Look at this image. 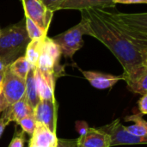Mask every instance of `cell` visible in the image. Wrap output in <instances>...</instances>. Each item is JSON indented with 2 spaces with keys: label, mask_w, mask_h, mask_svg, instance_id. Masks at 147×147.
<instances>
[{
  "label": "cell",
  "mask_w": 147,
  "mask_h": 147,
  "mask_svg": "<svg viewBox=\"0 0 147 147\" xmlns=\"http://www.w3.org/2000/svg\"><path fill=\"white\" fill-rule=\"evenodd\" d=\"M24 143H25L24 132L22 130L16 131L11 142L9 145V147H24Z\"/></svg>",
  "instance_id": "cell-21"
},
{
  "label": "cell",
  "mask_w": 147,
  "mask_h": 147,
  "mask_svg": "<svg viewBox=\"0 0 147 147\" xmlns=\"http://www.w3.org/2000/svg\"><path fill=\"white\" fill-rule=\"evenodd\" d=\"M57 147H80L78 140H63L58 139Z\"/></svg>",
  "instance_id": "cell-23"
},
{
  "label": "cell",
  "mask_w": 147,
  "mask_h": 147,
  "mask_svg": "<svg viewBox=\"0 0 147 147\" xmlns=\"http://www.w3.org/2000/svg\"><path fill=\"white\" fill-rule=\"evenodd\" d=\"M29 41L25 20L7 26L1 30L0 59L9 65L17 58L22 56Z\"/></svg>",
  "instance_id": "cell-2"
},
{
  "label": "cell",
  "mask_w": 147,
  "mask_h": 147,
  "mask_svg": "<svg viewBox=\"0 0 147 147\" xmlns=\"http://www.w3.org/2000/svg\"><path fill=\"white\" fill-rule=\"evenodd\" d=\"M0 35H1V29H0Z\"/></svg>",
  "instance_id": "cell-30"
},
{
  "label": "cell",
  "mask_w": 147,
  "mask_h": 147,
  "mask_svg": "<svg viewBox=\"0 0 147 147\" xmlns=\"http://www.w3.org/2000/svg\"><path fill=\"white\" fill-rule=\"evenodd\" d=\"M22 3L25 17L29 18L47 32L54 12L48 9L40 0H22Z\"/></svg>",
  "instance_id": "cell-6"
},
{
  "label": "cell",
  "mask_w": 147,
  "mask_h": 147,
  "mask_svg": "<svg viewBox=\"0 0 147 147\" xmlns=\"http://www.w3.org/2000/svg\"><path fill=\"white\" fill-rule=\"evenodd\" d=\"M56 79L54 75L40 72L35 68V82L40 100L56 101L54 97Z\"/></svg>",
  "instance_id": "cell-8"
},
{
  "label": "cell",
  "mask_w": 147,
  "mask_h": 147,
  "mask_svg": "<svg viewBox=\"0 0 147 147\" xmlns=\"http://www.w3.org/2000/svg\"><path fill=\"white\" fill-rule=\"evenodd\" d=\"M4 71H5V70L0 71V87H1V84H2V82H3V79L4 77Z\"/></svg>",
  "instance_id": "cell-29"
},
{
  "label": "cell",
  "mask_w": 147,
  "mask_h": 147,
  "mask_svg": "<svg viewBox=\"0 0 147 147\" xmlns=\"http://www.w3.org/2000/svg\"><path fill=\"white\" fill-rule=\"evenodd\" d=\"M28 147H29V146H28Z\"/></svg>",
  "instance_id": "cell-31"
},
{
  "label": "cell",
  "mask_w": 147,
  "mask_h": 147,
  "mask_svg": "<svg viewBox=\"0 0 147 147\" xmlns=\"http://www.w3.org/2000/svg\"><path fill=\"white\" fill-rule=\"evenodd\" d=\"M100 129L105 132L110 137V147L147 143L146 137H138L131 134L127 130V127L121 123L120 119H117L111 123L100 127Z\"/></svg>",
  "instance_id": "cell-5"
},
{
  "label": "cell",
  "mask_w": 147,
  "mask_h": 147,
  "mask_svg": "<svg viewBox=\"0 0 147 147\" xmlns=\"http://www.w3.org/2000/svg\"><path fill=\"white\" fill-rule=\"evenodd\" d=\"M8 66H9V65H7L4 61H3L2 59H0V71H4Z\"/></svg>",
  "instance_id": "cell-28"
},
{
  "label": "cell",
  "mask_w": 147,
  "mask_h": 147,
  "mask_svg": "<svg viewBox=\"0 0 147 147\" xmlns=\"http://www.w3.org/2000/svg\"><path fill=\"white\" fill-rule=\"evenodd\" d=\"M56 134L45 126L36 123L35 129L31 135L29 147H57Z\"/></svg>",
  "instance_id": "cell-11"
},
{
  "label": "cell",
  "mask_w": 147,
  "mask_h": 147,
  "mask_svg": "<svg viewBox=\"0 0 147 147\" xmlns=\"http://www.w3.org/2000/svg\"><path fill=\"white\" fill-rule=\"evenodd\" d=\"M24 93L25 81L15 75L8 66L0 87V113L21 100Z\"/></svg>",
  "instance_id": "cell-3"
},
{
  "label": "cell",
  "mask_w": 147,
  "mask_h": 147,
  "mask_svg": "<svg viewBox=\"0 0 147 147\" xmlns=\"http://www.w3.org/2000/svg\"><path fill=\"white\" fill-rule=\"evenodd\" d=\"M35 66H32L25 79V93L23 99L34 109L40 102L35 82Z\"/></svg>",
  "instance_id": "cell-14"
},
{
  "label": "cell",
  "mask_w": 147,
  "mask_h": 147,
  "mask_svg": "<svg viewBox=\"0 0 147 147\" xmlns=\"http://www.w3.org/2000/svg\"><path fill=\"white\" fill-rule=\"evenodd\" d=\"M34 116L36 123L42 124L56 134L58 116V104L56 101L40 100L34 109Z\"/></svg>",
  "instance_id": "cell-7"
},
{
  "label": "cell",
  "mask_w": 147,
  "mask_h": 147,
  "mask_svg": "<svg viewBox=\"0 0 147 147\" xmlns=\"http://www.w3.org/2000/svg\"><path fill=\"white\" fill-rule=\"evenodd\" d=\"M114 3H146L147 0H113Z\"/></svg>",
  "instance_id": "cell-26"
},
{
  "label": "cell",
  "mask_w": 147,
  "mask_h": 147,
  "mask_svg": "<svg viewBox=\"0 0 147 147\" xmlns=\"http://www.w3.org/2000/svg\"><path fill=\"white\" fill-rule=\"evenodd\" d=\"M84 34H86V31L83 23L80 22L78 24L55 35L52 39L59 47L61 54L65 58L72 59L74 54L84 46Z\"/></svg>",
  "instance_id": "cell-4"
},
{
  "label": "cell",
  "mask_w": 147,
  "mask_h": 147,
  "mask_svg": "<svg viewBox=\"0 0 147 147\" xmlns=\"http://www.w3.org/2000/svg\"><path fill=\"white\" fill-rule=\"evenodd\" d=\"M86 34L104 44L123 67V80L147 73V13H123L115 8L80 10Z\"/></svg>",
  "instance_id": "cell-1"
},
{
  "label": "cell",
  "mask_w": 147,
  "mask_h": 147,
  "mask_svg": "<svg viewBox=\"0 0 147 147\" xmlns=\"http://www.w3.org/2000/svg\"><path fill=\"white\" fill-rule=\"evenodd\" d=\"M48 9L53 12H55L59 9L60 5L65 0H40Z\"/></svg>",
  "instance_id": "cell-22"
},
{
  "label": "cell",
  "mask_w": 147,
  "mask_h": 147,
  "mask_svg": "<svg viewBox=\"0 0 147 147\" xmlns=\"http://www.w3.org/2000/svg\"><path fill=\"white\" fill-rule=\"evenodd\" d=\"M43 39H34L30 40L29 43L28 44L26 50H25V55L24 57L29 62V64L32 66L37 65V62L41 52V47H42V41Z\"/></svg>",
  "instance_id": "cell-16"
},
{
  "label": "cell",
  "mask_w": 147,
  "mask_h": 147,
  "mask_svg": "<svg viewBox=\"0 0 147 147\" xmlns=\"http://www.w3.org/2000/svg\"><path fill=\"white\" fill-rule=\"evenodd\" d=\"M113 0H65L59 9H85L91 8H115Z\"/></svg>",
  "instance_id": "cell-13"
},
{
  "label": "cell",
  "mask_w": 147,
  "mask_h": 147,
  "mask_svg": "<svg viewBox=\"0 0 147 147\" xmlns=\"http://www.w3.org/2000/svg\"><path fill=\"white\" fill-rule=\"evenodd\" d=\"M32 65L29 64V62L26 59L24 56H21L17 58L15 61H13L9 65V70L17 77L22 78L25 81L26 77L30 70Z\"/></svg>",
  "instance_id": "cell-17"
},
{
  "label": "cell",
  "mask_w": 147,
  "mask_h": 147,
  "mask_svg": "<svg viewBox=\"0 0 147 147\" xmlns=\"http://www.w3.org/2000/svg\"><path fill=\"white\" fill-rule=\"evenodd\" d=\"M25 26L28 35L30 40L34 39H42L47 36V32L41 29L36 23H34L32 20L28 17H25Z\"/></svg>",
  "instance_id": "cell-19"
},
{
  "label": "cell",
  "mask_w": 147,
  "mask_h": 147,
  "mask_svg": "<svg viewBox=\"0 0 147 147\" xmlns=\"http://www.w3.org/2000/svg\"><path fill=\"white\" fill-rule=\"evenodd\" d=\"M75 127H76V131L79 134L80 136H84L88 132V130L90 128L88 123L86 121H76Z\"/></svg>",
  "instance_id": "cell-24"
},
{
  "label": "cell",
  "mask_w": 147,
  "mask_h": 147,
  "mask_svg": "<svg viewBox=\"0 0 147 147\" xmlns=\"http://www.w3.org/2000/svg\"><path fill=\"white\" fill-rule=\"evenodd\" d=\"M78 140L80 147H110V137L100 128L90 127Z\"/></svg>",
  "instance_id": "cell-10"
},
{
  "label": "cell",
  "mask_w": 147,
  "mask_h": 147,
  "mask_svg": "<svg viewBox=\"0 0 147 147\" xmlns=\"http://www.w3.org/2000/svg\"><path fill=\"white\" fill-rule=\"evenodd\" d=\"M17 124L22 127V130L25 134L31 136L35 129V127H36V121L34 119V114L22 118V120H20L17 122Z\"/></svg>",
  "instance_id": "cell-20"
},
{
  "label": "cell",
  "mask_w": 147,
  "mask_h": 147,
  "mask_svg": "<svg viewBox=\"0 0 147 147\" xmlns=\"http://www.w3.org/2000/svg\"><path fill=\"white\" fill-rule=\"evenodd\" d=\"M126 121H133L134 124L127 127V130L133 135L138 137H146L147 138V122L142 117L141 114L132 115L125 117Z\"/></svg>",
  "instance_id": "cell-15"
},
{
  "label": "cell",
  "mask_w": 147,
  "mask_h": 147,
  "mask_svg": "<svg viewBox=\"0 0 147 147\" xmlns=\"http://www.w3.org/2000/svg\"><path fill=\"white\" fill-rule=\"evenodd\" d=\"M7 126H8V123L4 121L3 118L0 117V137L2 136V134H3V131Z\"/></svg>",
  "instance_id": "cell-27"
},
{
  "label": "cell",
  "mask_w": 147,
  "mask_h": 147,
  "mask_svg": "<svg viewBox=\"0 0 147 147\" xmlns=\"http://www.w3.org/2000/svg\"><path fill=\"white\" fill-rule=\"evenodd\" d=\"M138 106L139 110L141 115H146L147 114V95L142 96L140 99L138 101Z\"/></svg>",
  "instance_id": "cell-25"
},
{
  "label": "cell",
  "mask_w": 147,
  "mask_h": 147,
  "mask_svg": "<svg viewBox=\"0 0 147 147\" xmlns=\"http://www.w3.org/2000/svg\"><path fill=\"white\" fill-rule=\"evenodd\" d=\"M127 87L131 92L140 94V96L147 95V73L134 81L127 82Z\"/></svg>",
  "instance_id": "cell-18"
},
{
  "label": "cell",
  "mask_w": 147,
  "mask_h": 147,
  "mask_svg": "<svg viewBox=\"0 0 147 147\" xmlns=\"http://www.w3.org/2000/svg\"><path fill=\"white\" fill-rule=\"evenodd\" d=\"M2 114V118L9 124V122H18L22 118L34 114V109L26 102L23 97L14 104L5 109Z\"/></svg>",
  "instance_id": "cell-12"
},
{
  "label": "cell",
  "mask_w": 147,
  "mask_h": 147,
  "mask_svg": "<svg viewBox=\"0 0 147 147\" xmlns=\"http://www.w3.org/2000/svg\"><path fill=\"white\" fill-rule=\"evenodd\" d=\"M84 77L96 89L104 90L112 88L119 81L123 80V75L115 76L93 71H81Z\"/></svg>",
  "instance_id": "cell-9"
}]
</instances>
